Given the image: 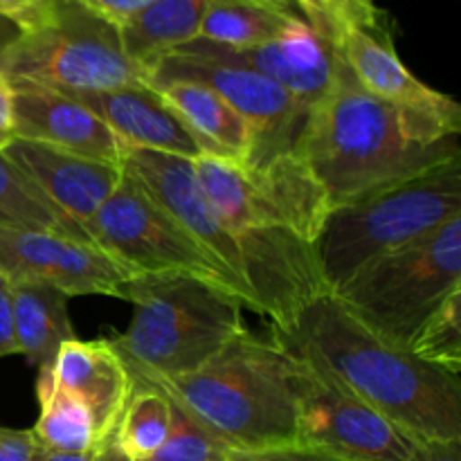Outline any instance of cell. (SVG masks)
<instances>
[{"label": "cell", "instance_id": "cell-26", "mask_svg": "<svg viewBox=\"0 0 461 461\" xmlns=\"http://www.w3.org/2000/svg\"><path fill=\"white\" fill-rule=\"evenodd\" d=\"M171 410V399L158 387L133 381V392L122 410L111 441L124 457L149 461L167 441Z\"/></svg>", "mask_w": 461, "mask_h": 461}, {"label": "cell", "instance_id": "cell-11", "mask_svg": "<svg viewBox=\"0 0 461 461\" xmlns=\"http://www.w3.org/2000/svg\"><path fill=\"white\" fill-rule=\"evenodd\" d=\"M162 79L205 84L246 117L252 131L250 158L241 165L246 169H257L288 153H297L309 111L268 77L234 63L171 52L147 75V81Z\"/></svg>", "mask_w": 461, "mask_h": 461}, {"label": "cell", "instance_id": "cell-20", "mask_svg": "<svg viewBox=\"0 0 461 461\" xmlns=\"http://www.w3.org/2000/svg\"><path fill=\"white\" fill-rule=\"evenodd\" d=\"M165 97L210 156L246 165L252 151V131L246 117L216 90L189 79L147 81Z\"/></svg>", "mask_w": 461, "mask_h": 461}, {"label": "cell", "instance_id": "cell-39", "mask_svg": "<svg viewBox=\"0 0 461 461\" xmlns=\"http://www.w3.org/2000/svg\"><path fill=\"white\" fill-rule=\"evenodd\" d=\"M39 461H93V453H57V450L43 448Z\"/></svg>", "mask_w": 461, "mask_h": 461}, {"label": "cell", "instance_id": "cell-5", "mask_svg": "<svg viewBox=\"0 0 461 461\" xmlns=\"http://www.w3.org/2000/svg\"><path fill=\"white\" fill-rule=\"evenodd\" d=\"M461 214V158L405 183L333 207L313 250L329 293H338L372 261L428 237Z\"/></svg>", "mask_w": 461, "mask_h": 461}, {"label": "cell", "instance_id": "cell-32", "mask_svg": "<svg viewBox=\"0 0 461 461\" xmlns=\"http://www.w3.org/2000/svg\"><path fill=\"white\" fill-rule=\"evenodd\" d=\"M86 7H90L93 12H97L99 16H104L106 21H111L113 25H124L129 18H133L135 14L142 12L144 7H149L156 0H81Z\"/></svg>", "mask_w": 461, "mask_h": 461}, {"label": "cell", "instance_id": "cell-38", "mask_svg": "<svg viewBox=\"0 0 461 461\" xmlns=\"http://www.w3.org/2000/svg\"><path fill=\"white\" fill-rule=\"evenodd\" d=\"M21 36V27L7 16H0V57H3L5 50L14 43V41Z\"/></svg>", "mask_w": 461, "mask_h": 461}, {"label": "cell", "instance_id": "cell-17", "mask_svg": "<svg viewBox=\"0 0 461 461\" xmlns=\"http://www.w3.org/2000/svg\"><path fill=\"white\" fill-rule=\"evenodd\" d=\"M3 156L16 165L57 210L86 230L90 239H93L95 214L115 192L124 171L115 162L72 156L27 140H14Z\"/></svg>", "mask_w": 461, "mask_h": 461}, {"label": "cell", "instance_id": "cell-8", "mask_svg": "<svg viewBox=\"0 0 461 461\" xmlns=\"http://www.w3.org/2000/svg\"><path fill=\"white\" fill-rule=\"evenodd\" d=\"M192 165L207 201L232 232L279 228L313 243L331 212L300 151L257 169L216 156Z\"/></svg>", "mask_w": 461, "mask_h": 461}, {"label": "cell", "instance_id": "cell-31", "mask_svg": "<svg viewBox=\"0 0 461 461\" xmlns=\"http://www.w3.org/2000/svg\"><path fill=\"white\" fill-rule=\"evenodd\" d=\"M43 446L32 430L0 426V461H39Z\"/></svg>", "mask_w": 461, "mask_h": 461}, {"label": "cell", "instance_id": "cell-35", "mask_svg": "<svg viewBox=\"0 0 461 461\" xmlns=\"http://www.w3.org/2000/svg\"><path fill=\"white\" fill-rule=\"evenodd\" d=\"M286 3H291L293 7H295L297 12H300L302 16L306 18V23H309L311 27H315L320 34H324V36H329V39L338 41L336 27H333V23L329 21L327 12L322 9L320 0H286Z\"/></svg>", "mask_w": 461, "mask_h": 461}, {"label": "cell", "instance_id": "cell-1", "mask_svg": "<svg viewBox=\"0 0 461 461\" xmlns=\"http://www.w3.org/2000/svg\"><path fill=\"white\" fill-rule=\"evenodd\" d=\"M273 338L318 356L354 394L414 439H461L459 376L378 338L333 293L309 302Z\"/></svg>", "mask_w": 461, "mask_h": 461}, {"label": "cell", "instance_id": "cell-16", "mask_svg": "<svg viewBox=\"0 0 461 461\" xmlns=\"http://www.w3.org/2000/svg\"><path fill=\"white\" fill-rule=\"evenodd\" d=\"M7 81L14 93L16 140L122 165L124 144L95 113L59 90L25 79Z\"/></svg>", "mask_w": 461, "mask_h": 461}, {"label": "cell", "instance_id": "cell-28", "mask_svg": "<svg viewBox=\"0 0 461 461\" xmlns=\"http://www.w3.org/2000/svg\"><path fill=\"white\" fill-rule=\"evenodd\" d=\"M171 428L167 441L149 461H228V444L212 435L207 428H203L192 414L185 412L180 405L171 401Z\"/></svg>", "mask_w": 461, "mask_h": 461}, {"label": "cell", "instance_id": "cell-30", "mask_svg": "<svg viewBox=\"0 0 461 461\" xmlns=\"http://www.w3.org/2000/svg\"><path fill=\"white\" fill-rule=\"evenodd\" d=\"M228 461H349L320 446L291 441V444L270 446L257 450H232Z\"/></svg>", "mask_w": 461, "mask_h": 461}, {"label": "cell", "instance_id": "cell-18", "mask_svg": "<svg viewBox=\"0 0 461 461\" xmlns=\"http://www.w3.org/2000/svg\"><path fill=\"white\" fill-rule=\"evenodd\" d=\"M63 95L95 113L124 147L169 153L187 160L210 156L178 113L147 81L95 93Z\"/></svg>", "mask_w": 461, "mask_h": 461}, {"label": "cell", "instance_id": "cell-23", "mask_svg": "<svg viewBox=\"0 0 461 461\" xmlns=\"http://www.w3.org/2000/svg\"><path fill=\"white\" fill-rule=\"evenodd\" d=\"M306 18L286 0H212L198 39L252 48L302 30Z\"/></svg>", "mask_w": 461, "mask_h": 461}, {"label": "cell", "instance_id": "cell-14", "mask_svg": "<svg viewBox=\"0 0 461 461\" xmlns=\"http://www.w3.org/2000/svg\"><path fill=\"white\" fill-rule=\"evenodd\" d=\"M0 275L9 284H41L68 297H117L131 270L90 243L52 232L0 228Z\"/></svg>", "mask_w": 461, "mask_h": 461}, {"label": "cell", "instance_id": "cell-25", "mask_svg": "<svg viewBox=\"0 0 461 461\" xmlns=\"http://www.w3.org/2000/svg\"><path fill=\"white\" fill-rule=\"evenodd\" d=\"M0 228L52 232L95 246L93 239L48 201L43 192L0 153Z\"/></svg>", "mask_w": 461, "mask_h": 461}, {"label": "cell", "instance_id": "cell-22", "mask_svg": "<svg viewBox=\"0 0 461 461\" xmlns=\"http://www.w3.org/2000/svg\"><path fill=\"white\" fill-rule=\"evenodd\" d=\"M18 354L36 369L52 367L59 347L75 340L66 293L41 284H9Z\"/></svg>", "mask_w": 461, "mask_h": 461}, {"label": "cell", "instance_id": "cell-34", "mask_svg": "<svg viewBox=\"0 0 461 461\" xmlns=\"http://www.w3.org/2000/svg\"><path fill=\"white\" fill-rule=\"evenodd\" d=\"M16 140V124H14V93L7 77L0 75V153Z\"/></svg>", "mask_w": 461, "mask_h": 461}, {"label": "cell", "instance_id": "cell-24", "mask_svg": "<svg viewBox=\"0 0 461 461\" xmlns=\"http://www.w3.org/2000/svg\"><path fill=\"white\" fill-rule=\"evenodd\" d=\"M39 421L32 428L39 444L57 453H95L99 437L88 410L68 394L54 378L52 367H41L36 378Z\"/></svg>", "mask_w": 461, "mask_h": 461}, {"label": "cell", "instance_id": "cell-9", "mask_svg": "<svg viewBox=\"0 0 461 461\" xmlns=\"http://www.w3.org/2000/svg\"><path fill=\"white\" fill-rule=\"evenodd\" d=\"M286 349L295 354L300 369L297 441L327 448L349 461L414 459L421 441L365 403L318 356Z\"/></svg>", "mask_w": 461, "mask_h": 461}, {"label": "cell", "instance_id": "cell-37", "mask_svg": "<svg viewBox=\"0 0 461 461\" xmlns=\"http://www.w3.org/2000/svg\"><path fill=\"white\" fill-rule=\"evenodd\" d=\"M39 3H43V0H0V16L12 18L18 25V21L27 16Z\"/></svg>", "mask_w": 461, "mask_h": 461}, {"label": "cell", "instance_id": "cell-15", "mask_svg": "<svg viewBox=\"0 0 461 461\" xmlns=\"http://www.w3.org/2000/svg\"><path fill=\"white\" fill-rule=\"evenodd\" d=\"M174 52L250 68L282 86L306 111L322 102L333 88L342 59L338 41L320 34L311 25H304L284 39L252 48H228L196 39L180 45Z\"/></svg>", "mask_w": 461, "mask_h": 461}, {"label": "cell", "instance_id": "cell-33", "mask_svg": "<svg viewBox=\"0 0 461 461\" xmlns=\"http://www.w3.org/2000/svg\"><path fill=\"white\" fill-rule=\"evenodd\" d=\"M18 342L14 333V313H12V288L7 279L0 275V358L16 356Z\"/></svg>", "mask_w": 461, "mask_h": 461}, {"label": "cell", "instance_id": "cell-27", "mask_svg": "<svg viewBox=\"0 0 461 461\" xmlns=\"http://www.w3.org/2000/svg\"><path fill=\"white\" fill-rule=\"evenodd\" d=\"M414 356L459 376L461 374V288L450 293L414 336Z\"/></svg>", "mask_w": 461, "mask_h": 461}, {"label": "cell", "instance_id": "cell-2", "mask_svg": "<svg viewBox=\"0 0 461 461\" xmlns=\"http://www.w3.org/2000/svg\"><path fill=\"white\" fill-rule=\"evenodd\" d=\"M297 151L331 210L461 158L459 138L419 142L390 104L356 81L345 57L333 88L309 111Z\"/></svg>", "mask_w": 461, "mask_h": 461}, {"label": "cell", "instance_id": "cell-13", "mask_svg": "<svg viewBox=\"0 0 461 461\" xmlns=\"http://www.w3.org/2000/svg\"><path fill=\"white\" fill-rule=\"evenodd\" d=\"M338 45L356 81L390 104L419 142L437 144L459 138L461 106L450 95L419 81L403 66L394 39L351 27L338 36Z\"/></svg>", "mask_w": 461, "mask_h": 461}, {"label": "cell", "instance_id": "cell-36", "mask_svg": "<svg viewBox=\"0 0 461 461\" xmlns=\"http://www.w3.org/2000/svg\"><path fill=\"white\" fill-rule=\"evenodd\" d=\"M412 461H461V439L421 441Z\"/></svg>", "mask_w": 461, "mask_h": 461}, {"label": "cell", "instance_id": "cell-21", "mask_svg": "<svg viewBox=\"0 0 461 461\" xmlns=\"http://www.w3.org/2000/svg\"><path fill=\"white\" fill-rule=\"evenodd\" d=\"M212 0H156L120 25L126 57L149 75L180 45L196 41Z\"/></svg>", "mask_w": 461, "mask_h": 461}, {"label": "cell", "instance_id": "cell-10", "mask_svg": "<svg viewBox=\"0 0 461 461\" xmlns=\"http://www.w3.org/2000/svg\"><path fill=\"white\" fill-rule=\"evenodd\" d=\"M93 239L97 248L126 266L133 275L189 273L216 279L232 291L219 264L149 196L147 189L126 169L122 171L115 192L95 214Z\"/></svg>", "mask_w": 461, "mask_h": 461}, {"label": "cell", "instance_id": "cell-12", "mask_svg": "<svg viewBox=\"0 0 461 461\" xmlns=\"http://www.w3.org/2000/svg\"><path fill=\"white\" fill-rule=\"evenodd\" d=\"M122 167L133 174L149 196L219 264L246 309L257 313L237 234L223 223V219L207 201L205 192L198 185L192 160L160 151H147V149L124 147Z\"/></svg>", "mask_w": 461, "mask_h": 461}, {"label": "cell", "instance_id": "cell-7", "mask_svg": "<svg viewBox=\"0 0 461 461\" xmlns=\"http://www.w3.org/2000/svg\"><path fill=\"white\" fill-rule=\"evenodd\" d=\"M461 288V214L365 266L333 295L383 340L410 349L437 306Z\"/></svg>", "mask_w": 461, "mask_h": 461}, {"label": "cell", "instance_id": "cell-19", "mask_svg": "<svg viewBox=\"0 0 461 461\" xmlns=\"http://www.w3.org/2000/svg\"><path fill=\"white\" fill-rule=\"evenodd\" d=\"M59 385L90 412L99 446L113 439L120 414L133 392V378L111 340H68L52 365Z\"/></svg>", "mask_w": 461, "mask_h": 461}, {"label": "cell", "instance_id": "cell-3", "mask_svg": "<svg viewBox=\"0 0 461 461\" xmlns=\"http://www.w3.org/2000/svg\"><path fill=\"white\" fill-rule=\"evenodd\" d=\"M126 365V363H124ZM131 378L158 387L232 450L297 441V358L273 336L239 333L210 363L162 378L126 365Z\"/></svg>", "mask_w": 461, "mask_h": 461}, {"label": "cell", "instance_id": "cell-6", "mask_svg": "<svg viewBox=\"0 0 461 461\" xmlns=\"http://www.w3.org/2000/svg\"><path fill=\"white\" fill-rule=\"evenodd\" d=\"M21 36L0 57V75L61 93H95L147 81L120 27L81 0H43L18 21Z\"/></svg>", "mask_w": 461, "mask_h": 461}, {"label": "cell", "instance_id": "cell-29", "mask_svg": "<svg viewBox=\"0 0 461 461\" xmlns=\"http://www.w3.org/2000/svg\"><path fill=\"white\" fill-rule=\"evenodd\" d=\"M338 36L345 30H365L376 36L392 34V18L376 5V0H320Z\"/></svg>", "mask_w": 461, "mask_h": 461}, {"label": "cell", "instance_id": "cell-4", "mask_svg": "<svg viewBox=\"0 0 461 461\" xmlns=\"http://www.w3.org/2000/svg\"><path fill=\"white\" fill-rule=\"evenodd\" d=\"M117 297L133 318L111 342L126 365L162 378L196 372L248 329L241 297L198 275H131Z\"/></svg>", "mask_w": 461, "mask_h": 461}, {"label": "cell", "instance_id": "cell-40", "mask_svg": "<svg viewBox=\"0 0 461 461\" xmlns=\"http://www.w3.org/2000/svg\"><path fill=\"white\" fill-rule=\"evenodd\" d=\"M93 461H133V459L124 457V455H122L120 450L115 448V444H113V441L108 439L106 444H102L97 450H95Z\"/></svg>", "mask_w": 461, "mask_h": 461}]
</instances>
